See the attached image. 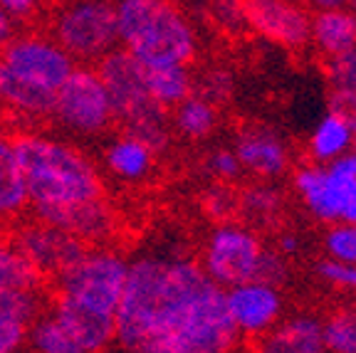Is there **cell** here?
Returning a JSON list of instances; mask_svg holds the SVG:
<instances>
[{
    "label": "cell",
    "instance_id": "obj_38",
    "mask_svg": "<svg viewBox=\"0 0 356 353\" xmlns=\"http://www.w3.org/2000/svg\"><path fill=\"white\" fill-rule=\"evenodd\" d=\"M208 166H211V171L216 173L220 181L238 178L240 171H243V166H240V161H238V156H235V151H216V154L211 156V161H208Z\"/></svg>",
    "mask_w": 356,
    "mask_h": 353
},
{
    "label": "cell",
    "instance_id": "obj_16",
    "mask_svg": "<svg viewBox=\"0 0 356 353\" xmlns=\"http://www.w3.org/2000/svg\"><path fill=\"white\" fill-rule=\"evenodd\" d=\"M235 156L245 171L260 178H277L287 171L289 151L277 131L267 126H248L235 138Z\"/></svg>",
    "mask_w": 356,
    "mask_h": 353
},
{
    "label": "cell",
    "instance_id": "obj_11",
    "mask_svg": "<svg viewBox=\"0 0 356 353\" xmlns=\"http://www.w3.org/2000/svg\"><path fill=\"white\" fill-rule=\"evenodd\" d=\"M13 247L25 254L42 274L44 272L60 274L62 270L74 265L87 252V243L84 240L42 220L38 225L22 227L15 235V240H13Z\"/></svg>",
    "mask_w": 356,
    "mask_h": 353
},
{
    "label": "cell",
    "instance_id": "obj_5",
    "mask_svg": "<svg viewBox=\"0 0 356 353\" xmlns=\"http://www.w3.org/2000/svg\"><path fill=\"white\" fill-rule=\"evenodd\" d=\"M55 35L72 57L99 60L119 42L117 8L106 0H79L60 15Z\"/></svg>",
    "mask_w": 356,
    "mask_h": 353
},
{
    "label": "cell",
    "instance_id": "obj_32",
    "mask_svg": "<svg viewBox=\"0 0 356 353\" xmlns=\"http://www.w3.org/2000/svg\"><path fill=\"white\" fill-rule=\"evenodd\" d=\"M317 274L322 277L327 284L339 289H349L356 292V265L354 262H341V260H322L317 265Z\"/></svg>",
    "mask_w": 356,
    "mask_h": 353
},
{
    "label": "cell",
    "instance_id": "obj_43",
    "mask_svg": "<svg viewBox=\"0 0 356 353\" xmlns=\"http://www.w3.org/2000/svg\"><path fill=\"white\" fill-rule=\"evenodd\" d=\"M346 6H349V8H351V10H354V13H356V0H349V3H346Z\"/></svg>",
    "mask_w": 356,
    "mask_h": 353
},
{
    "label": "cell",
    "instance_id": "obj_4",
    "mask_svg": "<svg viewBox=\"0 0 356 353\" xmlns=\"http://www.w3.org/2000/svg\"><path fill=\"white\" fill-rule=\"evenodd\" d=\"M129 265L114 252H84L74 265L57 274L60 294L74 299L82 306L117 316L119 299L124 292V281Z\"/></svg>",
    "mask_w": 356,
    "mask_h": 353
},
{
    "label": "cell",
    "instance_id": "obj_18",
    "mask_svg": "<svg viewBox=\"0 0 356 353\" xmlns=\"http://www.w3.org/2000/svg\"><path fill=\"white\" fill-rule=\"evenodd\" d=\"M309 42H314L324 57L356 47V13L351 8H327L312 15Z\"/></svg>",
    "mask_w": 356,
    "mask_h": 353
},
{
    "label": "cell",
    "instance_id": "obj_28",
    "mask_svg": "<svg viewBox=\"0 0 356 353\" xmlns=\"http://www.w3.org/2000/svg\"><path fill=\"white\" fill-rule=\"evenodd\" d=\"M240 205L245 208V213L257 222H267L280 215L282 210V195L277 188L273 186H255L240 198Z\"/></svg>",
    "mask_w": 356,
    "mask_h": 353
},
{
    "label": "cell",
    "instance_id": "obj_39",
    "mask_svg": "<svg viewBox=\"0 0 356 353\" xmlns=\"http://www.w3.org/2000/svg\"><path fill=\"white\" fill-rule=\"evenodd\" d=\"M38 6H40V0H0V8L10 17H17V20L30 17Z\"/></svg>",
    "mask_w": 356,
    "mask_h": 353
},
{
    "label": "cell",
    "instance_id": "obj_41",
    "mask_svg": "<svg viewBox=\"0 0 356 353\" xmlns=\"http://www.w3.org/2000/svg\"><path fill=\"white\" fill-rule=\"evenodd\" d=\"M312 10H327V8H344L349 0H302Z\"/></svg>",
    "mask_w": 356,
    "mask_h": 353
},
{
    "label": "cell",
    "instance_id": "obj_42",
    "mask_svg": "<svg viewBox=\"0 0 356 353\" xmlns=\"http://www.w3.org/2000/svg\"><path fill=\"white\" fill-rule=\"evenodd\" d=\"M300 249V240L295 235H282L280 238V252L282 254H295Z\"/></svg>",
    "mask_w": 356,
    "mask_h": 353
},
{
    "label": "cell",
    "instance_id": "obj_33",
    "mask_svg": "<svg viewBox=\"0 0 356 353\" xmlns=\"http://www.w3.org/2000/svg\"><path fill=\"white\" fill-rule=\"evenodd\" d=\"M211 13L218 25L225 28L228 33H243L248 28L240 0H211Z\"/></svg>",
    "mask_w": 356,
    "mask_h": 353
},
{
    "label": "cell",
    "instance_id": "obj_30",
    "mask_svg": "<svg viewBox=\"0 0 356 353\" xmlns=\"http://www.w3.org/2000/svg\"><path fill=\"white\" fill-rule=\"evenodd\" d=\"M324 72L332 89H356V47L324 60Z\"/></svg>",
    "mask_w": 356,
    "mask_h": 353
},
{
    "label": "cell",
    "instance_id": "obj_6",
    "mask_svg": "<svg viewBox=\"0 0 356 353\" xmlns=\"http://www.w3.org/2000/svg\"><path fill=\"white\" fill-rule=\"evenodd\" d=\"M52 114L65 126L79 133H97L114 119L111 99L99 74L92 69H72L70 77L57 87Z\"/></svg>",
    "mask_w": 356,
    "mask_h": 353
},
{
    "label": "cell",
    "instance_id": "obj_9",
    "mask_svg": "<svg viewBox=\"0 0 356 353\" xmlns=\"http://www.w3.org/2000/svg\"><path fill=\"white\" fill-rule=\"evenodd\" d=\"M0 60L8 67H13L15 72L25 74L35 82L47 84L52 89L60 87L74 69V57L60 42H52V40L44 38L10 40L3 47Z\"/></svg>",
    "mask_w": 356,
    "mask_h": 353
},
{
    "label": "cell",
    "instance_id": "obj_2",
    "mask_svg": "<svg viewBox=\"0 0 356 353\" xmlns=\"http://www.w3.org/2000/svg\"><path fill=\"white\" fill-rule=\"evenodd\" d=\"M25 193L33 208L99 198L102 181L79 151L42 136H17L13 141Z\"/></svg>",
    "mask_w": 356,
    "mask_h": 353
},
{
    "label": "cell",
    "instance_id": "obj_3",
    "mask_svg": "<svg viewBox=\"0 0 356 353\" xmlns=\"http://www.w3.org/2000/svg\"><path fill=\"white\" fill-rule=\"evenodd\" d=\"M114 8L119 40L146 67L193 60V28L171 0H119Z\"/></svg>",
    "mask_w": 356,
    "mask_h": 353
},
{
    "label": "cell",
    "instance_id": "obj_15",
    "mask_svg": "<svg viewBox=\"0 0 356 353\" xmlns=\"http://www.w3.org/2000/svg\"><path fill=\"white\" fill-rule=\"evenodd\" d=\"M351 181L356 178H339L322 166H305L295 173V188L302 203L322 222L341 220Z\"/></svg>",
    "mask_w": 356,
    "mask_h": 353
},
{
    "label": "cell",
    "instance_id": "obj_25",
    "mask_svg": "<svg viewBox=\"0 0 356 353\" xmlns=\"http://www.w3.org/2000/svg\"><path fill=\"white\" fill-rule=\"evenodd\" d=\"M216 126V109L200 94H188L176 104V129L188 138H203Z\"/></svg>",
    "mask_w": 356,
    "mask_h": 353
},
{
    "label": "cell",
    "instance_id": "obj_29",
    "mask_svg": "<svg viewBox=\"0 0 356 353\" xmlns=\"http://www.w3.org/2000/svg\"><path fill=\"white\" fill-rule=\"evenodd\" d=\"M324 247L332 260L356 265V225L354 222H332L324 235Z\"/></svg>",
    "mask_w": 356,
    "mask_h": 353
},
{
    "label": "cell",
    "instance_id": "obj_34",
    "mask_svg": "<svg viewBox=\"0 0 356 353\" xmlns=\"http://www.w3.org/2000/svg\"><path fill=\"white\" fill-rule=\"evenodd\" d=\"M252 279L273 284V287H280V284L287 279V262L282 260V252L262 249L260 262H257V270H255V277H252Z\"/></svg>",
    "mask_w": 356,
    "mask_h": 353
},
{
    "label": "cell",
    "instance_id": "obj_36",
    "mask_svg": "<svg viewBox=\"0 0 356 353\" xmlns=\"http://www.w3.org/2000/svg\"><path fill=\"white\" fill-rule=\"evenodd\" d=\"M329 111L344 116L356 136V89H332V94H329Z\"/></svg>",
    "mask_w": 356,
    "mask_h": 353
},
{
    "label": "cell",
    "instance_id": "obj_14",
    "mask_svg": "<svg viewBox=\"0 0 356 353\" xmlns=\"http://www.w3.org/2000/svg\"><path fill=\"white\" fill-rule=\"evenodd\" d=\"M35 213L42 222H50V225L72 232L84 243L104 240L114 225V215H111L109 205L104 203L102 195L62 205H38Z\"/></svg>",
    "mask_w": 356,
    "mask_h": 353
},
{
    "label": "cell",
    "instance_id": "obj_1",
    "mask_svg": "<svg viewBox=\"0 0 356 353\" xmlns=\"http://www.w3.org/2000/svg\"><path fill=\"white\" fill-rule=\"evenodd\" d=\"M119 346L146 353H220L240 334L225 289L193 262L139 260L129 265L117 309Z\"/></svg>",
    "mask_w": 356,
    "mask_h": 353
},
{
    "label": "cell",
    "instance_id": "obj_24",
    "mask_svg": "<svg viewBox=\"0 0 356 353\" xmlns=\"http://www.w3.org/2000/svg\"><path fill=\"white\" fill-rule=\"evenodd\" d=\"M42 272L15 247L0 243V289H40Z\"/></svg>",
    "mask_w": 356,
    "mask_h": 353
},
{
    "label": "cell",
    "instance_id": "obj_12",
    "mask_svg": "<svg viewBox=\"0 0 356 353\" xmlns=\"http://www.w3.org/2000/svg\"><path fill=\"white\" fill-rule=\"evenodd\" d=\"M97 74L109 94L114 119H124L129 111L151 99L146 89V65L136 60L129 50L114 47L106 55H102Z\"/></svg>",
    "mask_w": 356,
    "mask_h": 353
},
{
    "label": "cell",
    "instance_id": "obj_20",
    "mask_svg": "<svg viewBox=\"0 0 356 353\" xmlns=\"http://www.w3.org/2000/svg\"><path fill=\"white\" fill-rule=\"evenodd\" d=\"M354 141V129L349 126L344 116L329 111L322 122L317 124L309 138V154L317 163H329L337 156L346 154Z\"/></svg>",
    "mask_w": 356,
    "mask_h": 353
},
{
    "label": "cell",
    "instance_id": "obj_35",
    "mask_svg": "<svg viewBox=\"0 0 356 353\" xmlns=\"http://www.w3.org/2000/svg\"><path fill=\"white\" fill-rule=\"evenodd\" d=\"M230 89H233V77L222 69H211L200 79V97L208 99L211 104H220V101L228 99Z\"/></svg>",
    "mask_w": 356,
    "mask_h": 353
},
{
    "label": "cell",
    "instance_id": "obj_37",
    "mask_svg": "<svg viewBox=\"0 0 356 353\" xmlns=\"http://www.w3.org/2000/svg\"><path fill=\"white\" fill-rule=\"evenodd\" d=\"M28 324L15 319H0V353H10L28 338Z\"/></svg>",
    "mask_w": 356,
    "mask_h": 353
},
{
    "label": "cell",
    "instance_id": "obj_22",
    "mask_svg": "<svg viewBox=\"0 0 356 353\" xmlns=\"http://www.w3.org/2000/svg\"><path fill=\"white\" fill-rule=\"evenodd\" d=\"M151 161H154V151L129 133L106 151V166L119 178H129V181L144 178L151 171Z\"/></svg>",
    "mask_w": 356,
    "mask_h": 353
},
{
    "label": "cell",
    "instance_id": "obj_7",
    "mask_svg": "<svg viewBox=\"0 0 356 353\" xmlns=\"http://www.w3.org/2000/svg\"><path fill=\"white\" fill-rule=\"evenodd\" d=\"M262 254L255 232L238 225H220L211 235L203 254V270L222 289L252 279Z\"/></svg>",
    "mask_w": 356,
    "mask_h": 353
},
{
    "label": "cell",
    "instance_id": "obj_26",
    "mask_svg": "<svg viewBox=\"0 0 356 353\" xmlns=\"http://www.w3.org/2000/svg\"><path fill=\"white\" fill-rule=\"evenodd\" d=\"M322 334L324 351L356 353V302L332 311L327 321H322Z\"/></svg>",
    "mask_w": 356,
    "mask_h": 353
},
{
    "label": "cell",
    "instance_id": "obj_23",
    "mask_svg": "<svg viewBox=\"0 0 356 353\" xmlns=\"http://www.w3.org/2000/svg\"><path fill=\"white\" fill-rule=\"evenodd\" d=\"M25 200L28 193H25V181L13 151V141L0 136V217L17 213Z\"/></svg>",
    "mask_w": 356,
    "mask_h": 353
},
{
    "label": "cell",
    "instance_id": "obj_17",
    "mask_svg": "<svg viewBox=\"0 0 356 353\" xmlns=\"http://www.w3.org/2000/svg\"><path fill=\"white\" fill-rule=\"evenodd\" d=\"M260 348L267 353H319L324 351V334L322 321L317 316L302 314L292 316L277 324L260 336Z\"/></svg>",
    "mask_w": 356,
    "mask_h": 353
},
{
    "label": "cell",
    "instance_id": "obj_31",
    "mask_svg": "<svg viewBox=\"0 0 356 353\" xmlns=\"http://www.w3.org/2000/svg\"><path fill=\"white\" fill-rule=\"evenodd\" d=\"M203 208H206V213L213 220L225 222L238 213L240 198L235 193H230L225 186H218V188H211V190L203 195Z\"/></svg>",
    "mask_w": 356,
    "mask_h": 353
},
{
    "label": "cell",
    "instance_id": "obj_8",
    "mask_svg": "<svg viewBox=\"0 0 356 353\" xmlns=\"http://www.w3.org/2000/svg\"><path fill=\"white\" fill-rule=\"evenodd\" d=\"M248 28L260 38L287 50H305L309 44L312 13L295 0H240Z\"/></svg>",
    "mask_w": 356,
    "mask_h": 353
},
{
    "label": "cell",
    "instance_id": "obj_10",
    "mask_svg": "<svg viewBox=\"0 0 356 353\" xmlns=\"http://www.w3.org/2000/svg\"><path fill=\"white\" fill-rule=\"evenodd\" d=\"M225 306L240 336H265L282 319L284 302L277 287L248 279L243 284L228 287Z\"/></svg>",
    "mask_w": 356,
    "mask_h": 353
},
{
    "label": "cell",
    "instance_id": "obj_40",
    "mask_svg": "<svg viewBox=\"0 0 356 353\" xmlns=\"http://www.w3.org/2000/svg\"><path fill=\"white\" fill-rule=\"evenodd\" d=\"M13 40V17L0 8V50Z\"/></svg>",
    "mask_w": 356,
    "mask_h": 353
},
{
    "label": "cell",
    "instance_id": "obj_13",
    "mask_svg": "<svg viewBox=\"0 0 356 353\" xmlns=\"http://www.w3.org/2000/svg\"><path fill=\"white\" fill-rule=\"evenodd\" d=\"M52 316L65 329L74 353L99 351V348L109 346L114 341V334H117V316L82 306L79 302L65 297V294L57 297Z\"/></svg>",
    "mask_w": 356,
    "mask_h": 353
},
{
    "label": "cell",
    "instance_id": "obj_27",
    "mask_svg": "<svg viewBox=\"0 0 356 353\" xmlns=\"http://www.w3.org/2000/svg\"><path fill=\"white\" fill-rule=\"evenodd\" d=\"M38 316V289H0V319H15L30 326Z\"/></svg>",
    "mask_w": 356,
    "mask_h": 353
},
{
    "label": "cell",
    "instance_id": "obj_21",
    "mask_svg": "<svg viewBox=\"0 0 356 353\" xmlns=\"http://www.w3.org/2000/svg\"><path fill=\"white\" fill-rule=\"evenodd\" d=\"M146 89L159 104L176 106L193 92V77L186 65L146 67Z\"/></svg>",
    "mask_w": 356,
    "mask_h": 353
},
{
    "label": "cell",
    "instance_id": "obj_19",
    "mask_svg": "<svg viewBox=\"0 0 356 353\" xmlns=\"http://www.w3.org/2000/svg\"><path fill=\"white\" fill-rule=\"evenodd\" d=\"M0 99H6V104L15 106L25 114L42 116L52 114V109H55L57 89L15 72L13 67H8L0 60Z\"/></svg>",
    "mask_w": 356,
    "mask_h": 353
}]
</instances>
